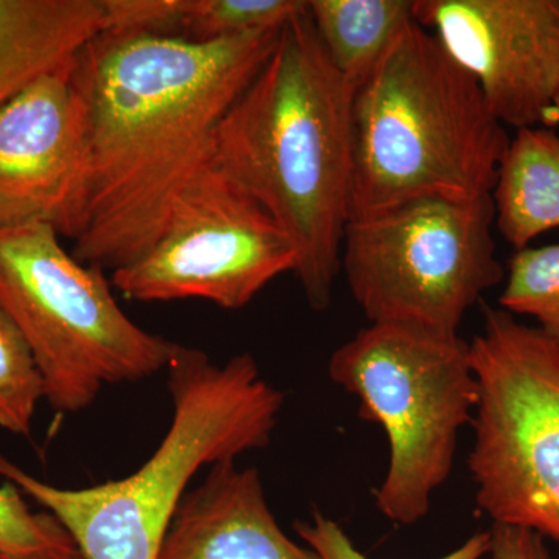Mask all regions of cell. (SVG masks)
<instances>
[{
  "label": "cell",
  "instance_id": "obj_10",
  "mask_svg": "<svg viewBox=\"0 0 559 559\" xmlns=\"http://www.w3.org/2000/svg\"><path fill=\"white\" fill-rule=\"evenodd\" d=\"M414 17L473 76L503 127H554L559 0H414Z\"/></svg>",
  "mask_w": 559,
  "mask_h": 559
},
{
  "label": "cell",
  "instance_id": "obj_13",
  "mask_svg": "<svg viewBox=\"0 0 559 559\" xmlns=\"http://www.w3.org/2000/svg\"><path fill=\"white\" fill-rule=\"evenodd\" d=\"M102 25V0H0V108L75 60Z\"/></svg>",
  "mask_w": 559,
  "mask_h": 559
},
{
  "label": "cell",
  "instance_id": "obj_3",
  "mask_svg": "<svg viewBox=\"0 0 559 559\" xmlns=\"http://www.w3.org/2000/svg\"><path fill=\"white\" fill-rule=\"evenodd\" d=\"M167 371L170 429L124 479L57 488L0 454V477L46 507L84 559H157L194 474L270 444L285 395L261 378L250 353L216 364L202 349L176 344Z\"/></svg>",
  "mask_w": 559,
  "mask_h": 559
},
{
  "label": "cell",
  "instance_id": "obj_7",
  "mask_svg": "<svg viewBox=\"0 0 559 559\" xmlns=\"http://www.w3.org/2000/svg\"><path fill=\"white\" fill-rule=\"evenodd\" d=\"M469 358L477 509L495 525L559 544V347L538 326L485 308Z\"/></svg>",
  "mask_w": 559,
  "mask_h": 559
},
{
  "label": "cell",
  "instance_id": "obj_11",
  "mask_svg": "<svg viewBox=\"0 0 559 559\" xmlns=\"http://www.w3.org/2000/svg\"><path fill=\"white\" fill-rule=\"evenodd\" d=\"M76 57L0 108V227L49 224L70 240L80 229L90 131Z\"/></svg>",
  "mask_w": 559,
  "mask_h": 559
},
{
  "label": "cell",
  "instance_id": "obj_14",
  "mask_svg": "<svg viewBox=\"0 0 559 559\" xmlns=\"http://www.w3.org/2000/svg\"><path fill=\"white\" fill-rule=\"evenodd\" d=\"M495 226L516 250L559 229V134L547 127L511 135L491 193Z\"/></svg>",
  "mask_w": 559,
  "mask_h": 559
},
{
  "label": "cell",
  "instance_id": "obj_8",
  "mask_svg": "<svg viewBox=\"0 0 559 559\" xmlns=\"http://www.w3.org/2000/svg\"><path fill=\"white\" fill-rule=\"evenodd\" d=\"M491 197L418 200L349 219L341 271L370 323L459 334L466 312L506 270Z\"/></svg>",
  "mask_w": 559,
  "mask_h": 559
},
{
  "label": "cell",
  "instance_id": "obj_20",
  "mask_svg": "<svg viewBox=\"0 0 559 559\" xmlns=\"http://www.w3.org/2000/svg\"><path fill=\"white\" fill-rule=\"evenodd\" d=\"M102 32L182 38L190 0H102Z\"/></svg>",
  "mask_w": 559,
  "mask_h": 559
},
{
  "label": "cell",
  "instance_id": "obj_21",
  "mask_svg": "<svg viewBox=\"0 0 559 559\" xmlns=\"http://www.w3.org/2000/svg\"><path fill=\"white\" fill-rule=\"evenodd\" d=\"M300 538L322 559H369L356 549L353 540L337 522L316 513L311 521L296 525ZM491 546V533L479 532L440 559H481Z\"/></svg>",
  "mask_w": 559,
  "mask_h": 559
},
{
  "label": "cell",
  "instance_id": "obj_25",
  "mask_svg": "<svg viewBox=\"0 0 559 559\" xmlns=\"http://www.w3.org/2000/svg\"><path fill=\"white\" fill-rule=\"evenodd\" d=\"M0 559H10V558H7V557H3V555H0Z\"/></svg>",
  "mask_w": 559,
  "mask_h": 559
},
{
  "label": "cell",
  "instance_id": "obj_4",
  "mask_svg": "<svg viewBox=\"0 0 559 559\" xmlns=\"http://www.w3.org/2000/svg\"><path fill=\"white\" fill-rule=\"evenodd\" d=\"M349 219L418 200L491 197L511 135L480 87L412 21L355 92Z\"/></svg>",
  "mask_w": 559,
  "mask_h": 559
},
{
  "label": "cell",
  "instance_id": "obj_17",
  "mask_svg": "<svg viewBox=\"0 0 559 559\" xmlns=\"http://www.w3.org/2000/svg\"><path fill=\"white\" fill-rule=\"evenodd\" d=\"M307 9L304 0H190L182 39L213 43L271 31Z\"/></svg>",
  "mask_w": 559,
  "mask_h": 559
},
{
  "label": "cell",
  "instance_id": "obj_12",
  "mask_svg": "<svg viewBox=\"0 0 559 559\" xmlns=\"http://www.w3.org/2000/svg\"><path fill=\"white\" fill-rule=\"evenodd\" d=\"M183 496L157 559H322L280 528L255 468L210 466Z\"/></svg>",
  "mask_w": 559,
  "mask_h": 559
},
{
  "label": "cell",
  "instance_id": "obj_24",
  "mask_svg": "<svg viewBox=\"0 0 559 559\" xmlns=\"http://www.w3.org/2000/svg\"><path fill=\"white\" fill-rule=\"evenodd\" d=\"M554 123H555V124H559V97H558L557 103H555V108H554Z\"/></svg>",
  "mask_w": 559,
  "mask_h": 559
},
{
  "label": "cell",
  "instance_id": "obj_6",
  "mask_svg": "<svg viewBox=\"0 0 559 559\" xmlns=\"http://www.w3.org/2000/svg\"><path fill=\"white\" fill-rule=\"evenodd\" d=\"M60 237L49 224L0 227V305L32 349L44 399L80 412L106 384L167 369L176 344L135 325L105 271L76 260Z\"/></svg>",
  "mask_w": 559,
  "mask_h": 559
},
{
  "label": "cell",
  "instance_id": "obj_23",
  "mask_svg": "<svg viewBox=\"0 0 559 559\" xmlns=\"http://www.w3.org/2000/svg\"><path fill=\"white\" fill-rule=\"evenodd\" d=\"M40 559H84L81 557L79 549H72L68 551H60V554L50 555V557Z\"/></svg>",
  "mask_w": 559,
  "mask_h": 559
},
{
  "label": "cell",
  "instance_id": "obj_1",
  "mask_svg": "<svg viewBox=\"0 0 559 559\" xmlns=\"http://www.w3.org/2000/svg\"><path fill=\"white\" fill-rule=\"evenodd\" d=\"M282 27L213 43L100 32L80 51L90 173L76 260L114 272L150 250Z\"/></svg>",
  "mask_w": 559,
  "mask_h": 559
},
{
  "label": "cell",
  "instance_id": "obj_18",
  "mask_svg": "<svg viewBox=\"0 0 559 559\" xmlns=\"http://www.w3.org/2000/svg\"><path fill=\"white\" fill-rule=\"evenodd\" d=\"M44 381L27 341L0 305V428L28 436Z\"/></svg>",
  "mask_w": 559,
  "mask_h": 559
},
{
  "label": "cell",
  "instance_id": "obj_9",
  "mask_svg": "<svg viewBox=\"0 0 559 559\" xmlns=\"http://www.w3.org/2000/svg\"><path fill=\"white\" fill-rule=\"evenodd\" d=\"M294 270L296 250L286 231L210 162L180 191L156 242L114 271L110 285L128 300L201 299L240 310Z\"/></svg>",
  "mask_w": 559,
  "mask_h": 559
},
{
  "label": "cell",
  "instance_id": "obj_2",
  "mask_svg": "<svg viewBox=\"0 0 559 559\" xmlns=\"http://www.w3.org/2000/svg\"><path fill=\"white\" fill-rule=\"evenodd\" d=\"M355 91L307 11L280 31L259 75L216 131L213 164L267 210L296 250L308 305L330 307L355 176Z\"/></svg>",
  "mask_w": 559,
  "mask_h": 559
},
{
  "label": "cell",
  "instance_id": "obj_22",
  "mask_svg": "<svg viewBox=\"0 0 559 559\" xmlns=\"http://www.w3.org/2000/svg\"><path fill=\"white\" fill-rule=\"evenodd\" d=\"M489 559H555L546 539L530 530L492 525Z\"/></svg>",
  "mask_w": 559,
  "mask_h": 559
},
{
  "label": "cell",
  "instance_id": "obj_19",
  "mask_svg": "<svg viewBox=\"0 0 559 559\" xmlns=\"http://www.w3.org/2000/svg\"><path fill=\"white\" fill-rule=\"evenodd\" d=\"M72 549L75 543L57 518L33 513L16 485L0 487V555L40 559Z\"/></svg>",
  "mask_w": 559,
  "mask_h": 559
},
{
  "label": "cell",
  "instance_id": "obj_5",
  "mask_svg": "<svg viewBox=\"0 0 559 559\" xmlns=\"http://www.w3.org/2000/svg\"><path fill=\"white\" fill-rule=\"evenodd\" d=\"M329 373L358 400L360 418L388 437L389 468L374 506L395 524L425 520L433 492L450 479L460 430L471 425L479 399L469 342L370 323L331 355Z\"/></svg>",
  "mask_w": 559,
  "mask_h": 559
},
{
  "label": "cell",
  "instance_id": "obj_15",
  "mask_svg": "<svg viewBox=\"0 0 559 559\" xmlns=\"http://www.w3.org/2000/svg\"><path fill=\"white\" fill-rule=\"evenodd\" d=\"M308 14L333 68L358 91L414 21V0H311Z\"/></svg>",
  "mask_w": 559,
  "mask_h": 559
},
{
  "label": "cell",
  "instance_id": "obj_16",
  "mask_svg": "<svg viewBox=\"0 0 559 559\" xmlns=\"http://www.w3.org/2000/svg\"><path fill=\"white\" fill-rule=\"evenodd\" d=\"M499 305L516 318L535 319L536 326L559 347V242L516 250Z\"/></svg>",
  "mask_w": 559,
  "mask_h": 559
}]
</instances>
